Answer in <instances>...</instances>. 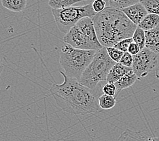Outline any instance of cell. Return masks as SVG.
Wrapping results in <instances>:
<instances>
[{"instance_id": "obj_1", "label": "cell", "mask_w": 159, "mask_h": 141, "mask_svg": "<svg viewBox=\"0 0 159 141\" xmlns=\"http://www.w3.org/2000/svg\"><path fill=\"white\" fill-rule=\"evenodd\" d=\"M62 84L53 83L50 93L63 111L75 115L96 114L101 111L95 93L78 81L69 77L63 72Z\"/></svg>"}, {"instance_id": "obj_2", "label": "cell", "mask_w": 159, "mask_h": 141, "mask_svg": "<svg viewBox=\"0 0 159 141\" xmlns=\"http://www.w3.org/2000/svg\"><path fill=\"white\" fill-rule=\"evenodd\" d=\"M97 38L103 47H114L125 39L132 38L137 27L122 11L107 7L93 19Z\"/></svg>"}, {"instance_id": "obj_3", "label": "cell", "mask_w": 159, "mask_h": 141, "mask_svg": "<svg viewBox=\"0 0 159 141\" xmlns=\"http://www.w3.org/2000/svg\"><path fill=\"white\" fill-rule=\"evenodd\" d=\"M116 63L108 55L106 48L103 47L97 51L79 82L93 91L98 99L103 95V87L107 83V75Z\"/></svg>"}, {"instance_id": "obj_4", "label": "cell", "mask_w": 159, "mask_h": 141, "mask_svg": "<svg viewBox=\"0 0 159 141\" xmlns=\"http://www.w3.org/2000/svg\"><path fill=\"white\" fill-rule=\"evenodd\" d=\"M96 52V50L77 49L65 44L61 48L59 52V63L63 68V73L69 77L80 82Z\"/></svg>"}, {"instance_id": "obj_5", "label": "cell", "mask_w": 159, "mask_h": 141, "mask_svg": "<svg viewBox=\"0 0 159 141\" xmlns=\"http://www.w3.org/2000/svg\"><path fill=\"white\" fill-rule=\"evenodd\" d=\"M63 40L77 49L98 51L103 48L97 38L93 20L90 18L80 20L64 36Z\"/></svg>"}, {"instance_id": "obj_6", "label": "cell", "mask_w": 159, "mask_h": 141, "mask_svg": "<svg viewBox=\"0 0 159 141\" xmlns=\"http://www.w3.org/2000/svg\"><path fill=\"white\" fill-rule=\"evenodd\" d=\"M92 3L82 6H71L61 10L52 9V14L59 30L67 34L80 20L85 18L93 19L96 13Z\"/></svg>"}, {"instance_id": "obj_7", "label": "cell", "mask_w": 159, "mask_h": 141, "mask_svg": "<svg viewBox=\"0 0 159 141\" xmlns=\"http://www.w3.org/2000/svg\"><path fill=\"white\" fill-rule=\"evenodd\" d=\"M133 59L132 70L139 79L146 77L157 67L158 63L157 54L146 48L137 55L133 56Z\"/></svg>"}, {"instance_id": "obj_8", "label": "cell", "mask_w": 159, "mask_h": 141, "mask_svg": "<svg viewBox=\"0 0 159 141\" xmlns=\"http://www.w3.org/2000/svg\"><path fill=\"white\" fill-rule=\"evenodd\" d=\"M122 12L128 17V19L137 26H138L148 14L146 8L140 3V1L135 4L124 9Z\"/></svg>"}, {"instance_id": "obj_9", "label": "cell", "mask_w": 159, "mask_h": 141, "mask_svg": "<svg viewBox=\"0 0 159 141\" xmlns=\"http://www.w3.org/2000/svg\"><path fill=\"white\" fill-rule=\"evenodd\" d=\"M145 48L155 54L159 53V25L150 31H145Z\"/></svg>"}, {"instance_id": "obj_10", "label": "cell", "mask_w": 159, "mask_h": 141, "mask_svg": "<svg viewBox=\"0 0 159 141\" xmlns=\"http://www.w3.org/2000/svg\"><path fill=\"white\" fill-rule=\"evenodd\" d=\"M131 71L132 68L125 67L120 63H116L107 75V83L115 84L119 79H120L123 76Z\"/></svg>"}, {"instance_id": "obj_11", "label": "cell", "mask_w": 159, "mask_h": 141, "mask_svg": "<svg viewBox=\"0 0 159 141\" xmlns=\"http://www.w3.org/2000/svg\"><path fill=\"white\" fill-rule=\"evenodd\" d=\"M139 78L137 77V76L133 73V70L130 71L129 73L126 74L125 76H123L120 79L115 83L114 85L116 88V98L117 97L118 94L120 93L122 90H125L126 88H129L130 87L132 86L135 84L137 80H138Z\"/></svg>"}, {"instance_id": "obj_12", "label": "cell", "mask_w": 159, "mask_h": 141, "mask_svg": "<svg viewBox=\"0 0 159 141\" xmlns=\"http://www.w3.org/2000/svg\"><path fill=\"white\" fill-rule=\"evenodd\" d=\"M148 136L142 131L126 129L118 137L116 141H146Z\"/></svg>"}, {"instance_id": "obj_13", "label": "cell", "mask_w": 159, "mask_h": 141, "mask_svg": "<svg viewBox=\"0 0 159 141\" xmlns=\"http://www.w3.org/2000/svg\"><path fill=\"white\" fill-rule=\"evenodd\" d=\"M159 25V16L153 14H148V15L144 18L138 25V27L141 28L144 31L152 30Z\"/></svg>"}, {"instance_id": "obj_14", "label": "cell", "mask_w": 159, "mask_h": 141, "mask_svg": "<svg viewBox=\"0 0 159 141\" xmlns=\"http://www.w3.org/2000/svg\"><path fill=\"white\" fill-rule=\"evenodd\" d=\"M27 0H2V4L5 8L14 12H20L27 6Z\"/></svg>"}, {"instance_id": "obj_15", "label": "cell", "mask_w": 159, "mask_h": 141, "mask_svg": "<svg viewBox=\"0 0 159 141\" xmlns=\"http://www.w3.org/2000/svg\"><path fill=\"white\" fill-rule=\"evenodd\" d=\"M80 2V0H50L48 5L53 10H61L70 8Z\"/></svg>"}, {"instance_id": "obj_16", "label": "cell", "mask_w": 159, "mask_h": 141, "mask_svg": "<svg viewBox=\"0 0 159 141\" xmlns=\"http://www.w3.org/2000/svg\"><path fill=\"white\" fill-rule=\"evenodd\" d=\"M116 99L114 96L102 95L98 98V104L101 109L108 110L115 107Z\"/></svg>"}, {"instance_id": "obj_17", "label": "cell", "mask_w": 159, "mask_h": 141, "mask_svg": "<svg viewBox=\"0 0 159 141\" xmlns=\"http://www.w3.org/2000/svg\"><path fill=\"white\" fill-rule=\"evenodd\" d=\"M139 2V1H137V0H117V1L110 0L109 7L122 11L124 9L127 8L129 7L138 3Z\"/></svg>"}, {"instance_id": "obj_18", "label": "cell", "mask_w": 159, "mask_h": 141, "mask_svg": "<svg viewBox=\"0 0 159 141\" xmlns=\"http://www.w3.org/2000/svg\"><path fill=\"white\" fill-rule=\"evenodd\" d=\"M144 8L148 14H153L159 16V0H141Z\"/></svg>"}, {"instance_id": "obj_19", "label": "cell", "mask_w": 159, "mask_h": 141, "mask_svg": "<svg viewBox=\"0 0 159 141\" xmlns=\"http://www.w3.org/2000/svg\"><path fill=\"white\" fill-rule=\"evenodd\" d=\"M133 42L137 43L139 46L140 50H142L143 48H145L146 45V34L142 29L137 27L136 30L134 32V34L133 35Z\"/></svg>"}, {"instance_id": "obj_20", "label": "cell", "mask_w": 159, "mask_h": 141, "mask_svg": "<svg viewBox=\"0 0 159 141\" xmlns=\"http://www.w3.org/2000/svg\"><path fill=\"white\" fill-rule=\"evenodd\" d=\"M107 52L108 55L110 57V59L114 61L115 63H119L121 59L122 56H123L124 52H122L120 50H119L114 47H109V48H106Z\"/></svg>"}, {"instance_id": "obj_21", "label": "cell", "mask_w": 159, "mask_h": 141, "mask_svg": "<svg viewBox=\"0 0 159 141\" xmlns=\"http://www.w3.org/2000/svg\"><path fill=\"white\" fill-rule=\"evenodd\" d=\"M133 42V38H128L122 40L118 42L114 47L115 48H116L119 50H120L122 52H127L128 49L129 48V46L131 45V43Z\"/></svg>"}, {"instance_id": "obj_22", "label": "cell", "mask_w": 159, "mask_h": 141, "mask_svg": "<svg viewBox=\"0 0 159 141\" xmlns=\"http://www.w3.org/2000/svg\"><path fill=\"white\" fill-rule=\"evenodd\" d=\"M93 9L96 14H99L106 8V2L103 0H95L92 3Z\"/></svg>"}, {"instance_id": "obj_23", "label": "cell", "mask_w": 159, "mask_h": 141, "mask_svg": "<svg viewBox=\"0 0 159 141\" xmlns=\"http://www.w3.org/2000/svg\"><path fill=\"white\" fill-rule=\"evenodd\" d=\"M133 56L131 54H129L127 52L124 53L123 56H122L119 63H120L121 64H122L125 67L131 68L132 65H133Z\"/></svg>"}, {"instance_id": "obj_24", "label": "cell", "mask_w": 159, "mask_h": 141, "mask_svg": "<svg viewBox=\"0 0 159 141\" xmlns=\"http://www.w3.org/2000/svg\"><path fill=\"white\" fill-rule=\"evenodd\" d=\"M103 95L112 96L115 97L116 94V88L114 84L106 83L103 87Z\"/></svg>"}, {"instance_id": "obj_25", "label": "cell", "mask_w": 159, "mask_h": 141, "mask_svg": "<svg viewBox=\"0 0 159 141\" xmlns=\"http://www.w3.org/2000/svg\"><path fill=\"white\" fill-rule=\"evenodd\" d=\"M141 51L139 46L137 44V43L133 42L131 43V45L129 46V48L128 49V52L131 54L132 56L137 55V54H139Z\"/></svg>"}, {"instance_id": "obj_26", "label": "cell", "mask_w": 159, "mask_h": 141, "mask_svg": "<svg viewBox=\"0 0 159 141\" xmlns=\"http://www.w3.org/2000/svg\"><path fill=\"white\" fill-rule=\"evenodd\" d=\"M3 68H4V59H3L2 54L0 52V81H1L2 74L3 71Z\"/></svg>"}, {"instance_id": "obj_27", "label": "cell", "mask_w": 159, "mask_h": 141, "mask_svg": "<svg viewBox=\"0 0 159 141\" xmlns=\"http://www.w3.org/2000/svg\"><path fill=\"white\" fill-rule=\"evenodd\" d=\"M146 141H159V138L154 136H148Z\"/></svg>"}, {"instance_id": "obj_28", "label": "cell", "mask_w": 159, "mask_h": 141, "mask_svg": "<svg viewBox=\"0 0 159 141\" xmlns=\"http://www.w3.org/2000/svg\"><path fill=\"white\" fill-rule=\"evenodd\" d=\"M155 77H156L157 80L159 82V66L157 68L156 71H155Z\"/></svg>"}]
</instances>
